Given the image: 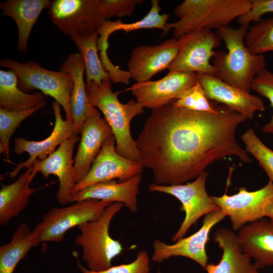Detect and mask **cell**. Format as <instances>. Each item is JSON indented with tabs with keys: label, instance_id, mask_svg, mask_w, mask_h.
Returning <instances> with one entry per match:
<instances>
[{
	"label": "cell",
	"instance_id": "f546056e",
	"mask_svg": "<svg viewBox=\"0 0 273 273\" xmlns=\"http://www.w3.org/2000/svg\"><path fill=\"white\" fill-rule=\"evenodd\" d=\"M43 107L40 106L22 111L0 108V153L8 160L10 158V141L16 129L22 121Z\"/></svg>",
	"mask_w": 273,
	"mask_h": 273
},
{
	"label": "cell",
	"instance_id": "1f68e13d",
	"mask_svg": "<svg viewBox=\"0 0 273 273\" xmlns=\"http://www.w3.org/2000/svg\"><path fill=\"white\" fill-rule=\"evenodd\" d=\"M151 7L149 12L142 19L132 23H123L121 19L116 20V30L123 31L125 33L141 29L157 28L164 31L165 25L169 18L168 14H160L161 9L159 1H151Z\"/></svg>",
	"mask_w": 273,
	"mask_h": 273
},
{
	"label": "cell",
	"instance_id": "2e32d148",
	"mask_svg": "<svg viewBox=\"0 0 273 273\" xmlns=\"http://www.w3.org/2000/svg\"><path fill=\"white\" fill-rule=\"evenodd\" d=\"M60 106L55 101L53 102L52 107L55 122L53 130L48 138L40 141H29L21 137L15 139L14 153L18 155L27 153L29 157L26 161L17 164L13 170L9 173L11 178L16 177L22 168L31 167L36 159H45L56 151L58 146L76 135L74 131L73 121L62 118Z\"/></svg>",
	"mask_w": 273,
	"mask_h": 273
},
{
	"label": "cell",
	"instance_id": "9c48e42d",
	"mask_svg": "<svg viewBox=\"0 0 273 273\" xmlns=\"http://www.w3.org/2000/svg\"><path fill=\"white\" fill-rule=\"evenodd\" d=\"M177 55L169 71L194 72L215 75V69L210 60L221 40L212 30L199 29L177 39Z\"/></svg>",
	"mask_w": 273,
	"mask_h": 273
},
{
	"label": "cell",
	"instance_id": "d4e9b609",
	"mask_svg": "<svg viewBox=\"0 0 273 273\" xmlns=\"http://www.w3.org/2000/svg\"><path fill=\"white\" fill-rule=\"evenodd\" d=\"M60 70L70 74L72 78L70 104L74 133L78 135L91 107L88 102L86 83L84 81L85 67L81 55L77 53L70 54L62 63Z\"/></svg>",
	"mask_w": 273,
	"mask_h": 273
},
{
	"label": "cell",
	"instance_id": "3957f363",
	"mask_svg": "<svg viewBox=\"0 0 273 273\" xmlns=\"http://www.w3.org/2000/svg\"><path fill=\"white\" fill-rule=\"evenodd\" d=\"M111 87L110 79L103 80L100 85L93 81L86 84L88 103L103 113L114 136L117 153L140 162V153L130 133V124L134 117L144 113V108L132 99L126 103H121L117 93L113 92Z\"/></svg>",
	"mask_w": 273,
	"mask_h": 273
},
{
	"label": "cell",
	"instance_id": "83f0119b",
	"mask_svg": "<svg viewBox=\"0 0 273 273\" xmlns=\"http://www.w3.org/2000/svg\"><path fill=\"white\" fill-rule=\"evenodd\" d=\"M69 37L76 45L83 60L86 84L93 81L100 85L103 80L110 79L98 53V31L84 35H73Z\"/></svg>",
	"mask_w": 273,
	"mask_h": 273
},
{
	"label": "cell",
	"instance_id": "4dcf8cb0",
	"mask_svg": "<svg viewBox=\"0 0 273 273\" xmlns=\"http://www.w3.org/2000/svg\"><path fill=\"white\" fill-rule=\"evenodd\" d=\"M241 139L246 151L257 160L269 180L273 181V151L263 144L252 128L247 129L242 135Z\"/></svg>",
	"mask_w": 273,
	"mask_h": 273
},
{
	"label": "cell",
	"instance_id": "7c38bea8",
	"mask_svg": "<svg viewBox=\"0 0 273 273\" xmlns=\"http://www.w3.org/2000/svg\"><path fill=\"white\" fill-rule=\"evenodd\" d=\"M144 167L139 162L124 157L116 150L114 135L108 138L94 161L88 173L77 183L71 195L93 184L117 179L124 181L141 174Z\"/></svg>",
	"mask_w": 273,
	"mask_h": 273
},
{
	"label": "cell",
	"instance_id": "603a6c76",
	"mask_svg": "<svg viewBox=\"0 0 273 273\" xmlns=\"http://www.w3.org/2000/svg\"><path fill=\"white\" fill-rule=\"evenodd\" d=\"M32 166L21 174L14 183L2 186L0 191V225L6 226L28 206L30 196L37 189L31 188L30 184L36 174Z\"/></svg>",
	"mask_w": 273,
	"mask_h": 273
},
{
	"label": "cell",
	"instance_id": "8992f818",
	"mask_svg": "<svg viewBox=\"0 0 273 273\" xmlns=\"http://www.w3.org/2000/svg\"><path fill=\"white\" fill-rule=\"evenodd\" d=\"M0 65L16 73L20 89L27 93L38 89L52 97L63 107L66 119L73 121L70 104L73 80L70 74L48 70L32 61L20 63L8 58L2 59Z\"/></svg>",
	"mask_w": 273,
	"mask_h": 273
},
{
	"label": "cell",
	"instance_id": "d6a6232c",
	"mask_svg": "<svg viewBox=\"0 0 273 273\" xmlns=\"http://www.w3.org/2000/svg\"><path fill=\"white\" fill-rule=\"evenodd\" d=\"M208 100L203 88L197 81L193 86L172 102L178 108L197 112L218 113V107H213Z\"/></svg>",
	"mask_w": 273,
	"mask_h": 273
},
{
	"label": "cell",
	"instance_id": "484cf974",
	"mask_svg": "<svg viewBox=\"0 0 273 273\" xmlns=\"http://www.w3.org/2000/svg\"><path fill=\"white\" fill-rule=\"evenodd\" d=\"M46 101L42 93L35 92L28 94L18 86V78L11 70H0V108L22 111L42 106Z\"/></svg>",
	"mask_w": 273,
	"mask_h": 273
},
{
	"label": "cell",
	"instance_id": "8d00e7d4",
	"mask_svg": "<svg viewBox=\"0 0 273 273\" xmlns=\"http://www.w3.org/2000/svg\"><path fill=\"white\" fill-rule=\"evenodd\" d=\"M108 38L103 37L99 38V57L104 68L109 74L110 80L113 83H123L129 84L130 79H131L130 72L128 70H121L112 64L108 56Z\"/></svg>",
	"mask_w": 273,
	"mask_h": 273
},
{
	"label": "cell",
	"instance_id": "5bb4252c",
	"mask_svg": "<svg viewBox=\"0 0 273 273\" xmlns=\"http://www.w3.org/2000/svg\"><path fill=\"white\" fill-rule=\"evenodd\" d=\"M226 216L218 209L206 215L200 229L192 235L183 238L173 244H167L159 240L153 243L154 252L152 260L162 263L171 257L182 256L189 258L205 268L208 264L206 246L212 228L223 220Z\"/></svg>",
	"mask_w": 273,
	"mask_h": 273
},
{
	"label": "cell",
	"instance_id": "4fadbf2b",
	"mask_svg": "<svg viewBox=\"0 0 273 273\" xmlns=\"http://www.w3.org/2000/svg\"><path fill=\"white\" fill-rule=\"evenodd\" d=\"M197 81L196 73L169 71L163 78L136 82L127 90L144 108L155 110L177 99Z\"/></svg>",
	"mask_w": 273,
	"mask_h": 273
},
{
	"label": "cell",
	"instance_id": "ac0fdd59",
	"mask_svg": "<svg viewBox=\"0 0 273 273\" xmlns=\"http://www.w3.org/2000/svg\"><path fill=\"white\" fill-rule=\"evenodd\" d=\"M197 77L208 99L222 104L247 119H252L256 112L265 109L260 97L231 85L215 75L197 73Z\"/></svg>",
	"mask_w": 273,
	"mask_h": 273
},
{
	"label": "cell",
	"instance_id": "5b68a950",
	"mask_svg": "<svg viewBox=\"0 0 273 273\" xmlns=\"http://www.w3.org/2000/svg\"><path fill=\"white\" fill-rule=\"evenodd\" d=\"M123 206L121 203H113L96 219L77 226L80 233L75 238V243L81 248L82 257L88 269L101 271L109 268L123 251L121 243L110 236L109 227Z\"/></svg>",
	"mask_w": 273,
	"mask_h": 273
},
{
	"label": "cell",
	"instance_id": "52a82bcc",
	"mask_svg": "<svg viewBox=\"0 0 273 273\" xmlns=\"http://www.w3.org/2000/svg\"><path fill=\"white\" fill-rule=\"evenodd\" d=\"M111 204L88 199L68 206L53 207L43 215L42 221L33 230L37 234L39 243L62 242L68 230L96 219Z\"/></svg>",
	"mask_w": 273,
	"mask_h": 273
},
{
	"label": "cell",
	"instance_id": "7a4b0ae2",
	"mask_svg": "<svg viewBox=\"0 0 273 273\" xmlns=\"http://www.w3.org/2000/svg\"><path fill=\"white\" fill-rule=\"evenodd\" d=\"M249 25L234 28L221 27L216 34L223 41L227 52L216 51L212 58L215 76L223 81L250 93L251 83L257 74L265 68L263 55L252 54L245 44V37Z\"/></svg>",
	"mask_w": 273,
	"mask_h": 273
},
{
	"label": "cell",
	"instance_id": "74e56055",
	"mask_svg": "<svg viewBox=\"0 0 273 273\" xmlns=\"http://www.w3.org/2000/svg\"><path fill=\"white\" fill-rule=\"evenodd\" d=\"M249 11L237 19L240 25H249L251 22H257L263 15L273 13V0H251Z\"/></svg>",
	"mask_w": 273,
	"mask_h": 273
},
{
	"label": "cell",
	"instance_id": "ab89813d",
	"mask_svg": "<svg viewBox=\"0 0 273 273\" xmlns=\"http://www.w3.org/2000/svg\"><path fill=\"white\" fill-rule=\"evenodd\" d=\"M157 273H162V272H161V271L158 270Z\"/></svg>",
	"mask_w": 273,
	"mask_h": 273
},
{
	"label": "cell",
	"instance_id": "9a60e30c",
	"mask_svg": "<svg viewBox=\"0 0 273 273\" xmlns=\"http://www.w3.org/2000/svg\"><path fill=\"white\" fill-rule=\"evenodd\" d=\"M79 133L80 142L73 163L75 184L88 173L104 144L113 135L105 119L92 106Z\"/></svg>",
	"mask_w": 273,
	"mask_h": 273
},
{
	"label": "cell",
	"instance_id": "f1b7e54d",
	"mask_svg": "<svg viewBox=\"0 0 273 273\" xmlns=\"http://www.w3.org/2000/svg\"><path fill=\"white\" fill-rule=\"evenodd\" d=\"M245 44L254 55L273 52V15L261 18L249 26L245 37Z\"/></svg>",
	"mask_w": 273,
	"mask_h": 273
},
{
	"label": "cell",
	"instance_id": "6da1fadb",
	"mask_svg": "<svg viewBox=\"0 0 273 273\" xmlns=\"http://www.w3.org/2000/svg\"><path fill=\"white\" fill-rule=\"evenodd\" d=\"M217 113L175 107L172 101L152 110L135 140L140 163L154 184L172 186L196 178L214 161L236 156L251 162L236 131L247 119L224 105Z\"/></svg>",
	"mask_w": 273,
	"mask_h": 273
},
{
	"label": "cell",
	"instance_id": "e575fe53",
	"mask_svg": "<svg viewBox=\"0 0 273 273\" xmlns=\"http://www.w3.org/2000/svg\"><path fill=\"white\" fill-rule=\"evenodd\" d=\"M251 89L267 99L273 109V72L266 68L261 70L253 79ZM262 131L273 134V114L269 121L262 128Z\"/></svg>",
	"mask_w": 273,
	"mask_h": 273
},
{
	"label": "cell",
	"instance_id": "d6986e66",
	"mask_svg": "<svg viewBox=\"0 0 273 273\" xmlns=\"http://www.w3.org/2000/svg\"><path fill=\"white\" fill-rule=\"evenodd\" d=\"M79 140L80 137L74 135L64 141L47 158L43 160L36 159L32 165L44 178L51 174L58 177L59 184L56 199L61 205L71 203V191L75 185L72 156L74 147Z\"/></svg>",
	"mask_w": 273,
	"mask_h": 273
},
{
	"label": "cell",
	"instance_id": "30bf717a",
	"mask_svg": "<svg viewBox=\"0 0 273 273\" xmlns=\"http://www.w3.org/2000/svg\"><path fill=\"white\" fill-rule=\"evenodd\" d=\"M100 0H55L48 13L52 23L65 35H84L98 32L105 19Z\"/></svg>",
	"mask_w": 273,
	"mask_h": 273
},
{
	"label": "cell",
	"instance_id": "8fae6325",
	"mask_svg": "<svg viewBox=\"0 0 273 273\" xmlns=\"http://www.w3.org/2000/svg\"><path fill=\"white\" fill-rule=\"evenodd\" d=\"M211 197L225 215L229 217L233 230L238 231L246 224L265 217V209L273 199V181L269 180L255 191L249 192L242 187L233 195L225 193Z\"/></svg>",
	"mask_w": 273,
	"mask_h": 273
},
{
	"label": "cell",
	"instance_id": "44dd1931",
	"mask_svg": "<svg viewBox=\"0 0 273 273\" xmlns=\"http://www.w3.org/2000/svg\"><path fill=\"white\" fill-rule=\"evenodd\" d=\"M142 174L124 181L115 179L99 182L88 186L72 195V202L95 199L110 203L124 204L131 213L138 211L137 197Z\"/></svg>",
	"mask_w": 273,
	"mask_h": 273
},
{
	"label": "cell",
	"instance_id": "ffe728a7",
	"mask_svg": "<svg viewBox=\"0 0 273 273\" xmlns=\"http://www.w3.org/2000/svg\"><path fill=\"white\" fill-rule=\"evenodd\" d=\"M237 236L242 251L258 269L273 265V220L263 217L246 224Z\"/></svg>",
	"mask_w": 273,
	"mask_h": 273
},
{
	"label": "cell",
	"instance_id": "ba28073f",
	"mask_svg": "<svg viewBox=\"0 0 273 273\" xmlns=\"http://www.w3.org/2000/svg\"><path fill=\"white\" fill-rule=\"evenodd\" d=\"M208 175V172L205 171L193 181L186 184L164 186L153 183L149 186L150 191L170 195L181 204L180 210L185 212V216L172 237L174 243L183 238L201 217L220 209L206 191V182Z\"/></svg>",
	"mask_w": 273,
	"mask_h": 273
},
{
	"label": "cell",
	"instance_id": "f35d334b",
	"mask_svg": "<svg viewBox=\"0 0 273 273\" xmlns=\"http://www.w3.org/2000/svg\"><path fill=\"white\" fill-rule=\"evenodd\" d=\"M265 217H268L273 220V199L266 206L264 211Z\"/></svg>",
	"mask_w": 273,
	"mask_h": 273
},
{
	"label": "cell",
	"instance_id": "7402d4cb",
	"mask_svg": "<svg viewBox=\"0 0 273 273\" xmlns=\"http://www.w3.org/2000/svg\"><path fill=\"white\" fill-rule=\"evenodd\" d=\"M213 240L222 251L219 262L208 264L207 273H258L251 258L242 250L237 234L225 228L215 232Z\"/></svg>",
	"mask_w": 273,
	"mask_h": 273
},
{
	"label": "cell",
	"instance_id": "d590c367",
	"mask_svg": "<svg viewBox=\"0 0 273 273\" xmlns=\"http://www.w3.org/2000/svg\"><path fill=\"white\" fill-rule=\"evenodd\" d=\"M142 0H100L99 9L107 21L112 17L131 16L137 5Z\"/></svg>",
	"mask_w": 273,
	"mask_h": 273
},
{
	"label": "cell",
	"instance_id": "4316f807",
	"mask_svg": "<svg viewBox=\"0 0 273 273\" xmlns=\"http://www.w3.org/2000/svg\"><path fill=\"white\" fill-rule=\"evenodd\" d=\"M39 244L35 232L25 222L20 223L11 241L0 247V273H13L19 262Z\"/></svg>",
	"mask_w": 273,
	"mask_h": 273
},
{
	"label": "cell",
	"instance_id": "cb8c5ba5",
	"mask_svg": "<svg viewBox=\"0 0 273 273\" xmlns=\"http://www.w3.org/2000/svg\"><path fill=\"white\" fill-rule=\"evenodd\" d=\"M51 3L49 0H8L1 3L2 14L12 18L17 24L18 51L27 52V43L32 29L42 11L49 8Z\"/></svg>",
	"mask_w": 273,
	"mask_h": 273
},
{
	"label": "cell",
	"instance_id": "277c9868",
	"mask_svg": "<svg viewBox=\"0 0 273 273\" xmlns=\"http://www.w3.org/2000/svg\"><path fill=\"white\" fill-rule=\"evenodd\" d=\"M251 6V0H185L173 12L178 20L167 23L161 36L171 30L176 39L199 29L217 30L229 26Z\"/></svg>",
	"mask_w": 273,
	"mask_h": 273
},
{
	"label": "cell",
	"instance_id": "836d02e7",
	"mask_svg": "<svg viewBox=\"0 0 273 273\" xmlns=\"http://www.w3.org/2000/svg\"><path fill=\"white\" fill-rule=\"evenodd\" d=\"M77 266L81 273H150V262L147 252L141 250L137 253L136 258L132 262L116 266L101 271H94L84 267L78 260Z\"/></svg>",
	"mask_w": 273,
	"mask_h": 273
},
{
	"label": "cell",
	"instance_id": "e0dca14e",
	"mask_svg": "<svg viewBox=\"0 0 273 273\" xmlns=\"http://www.w3.org/2000/svg\"><path fill=\"white\" fill-rule=\"evenodd\" d=\"M178 49L177 39H167L157 45H141L133 49L128 62V71L136 82L150 80L168 69Z\"/></svg>",
	"mask_w": 273,
	"mask_h": 273
}]
</instances>
